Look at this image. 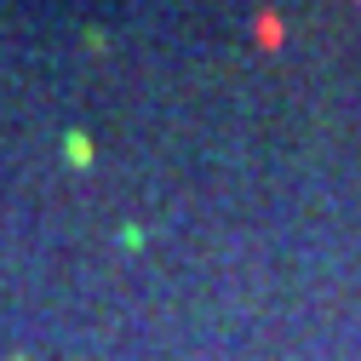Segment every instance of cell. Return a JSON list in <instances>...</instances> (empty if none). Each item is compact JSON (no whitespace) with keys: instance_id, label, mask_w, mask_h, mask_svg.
<instances>
[{"instance_id":"cell-1","label":"cell","mask_w":361,"mask_h":361,"mask_svg":"<svg viewBox=\"0 0 361 361\" xmlns=\"http://www.w3.org/2000/svg\"><path fill=\"white\" fill-rule=\"evenodd\" d=\"M63 149H69V161H75V166H86V161H92V144H86L80 132H69V138H63Z\"/></svg>"}]
</instances>
